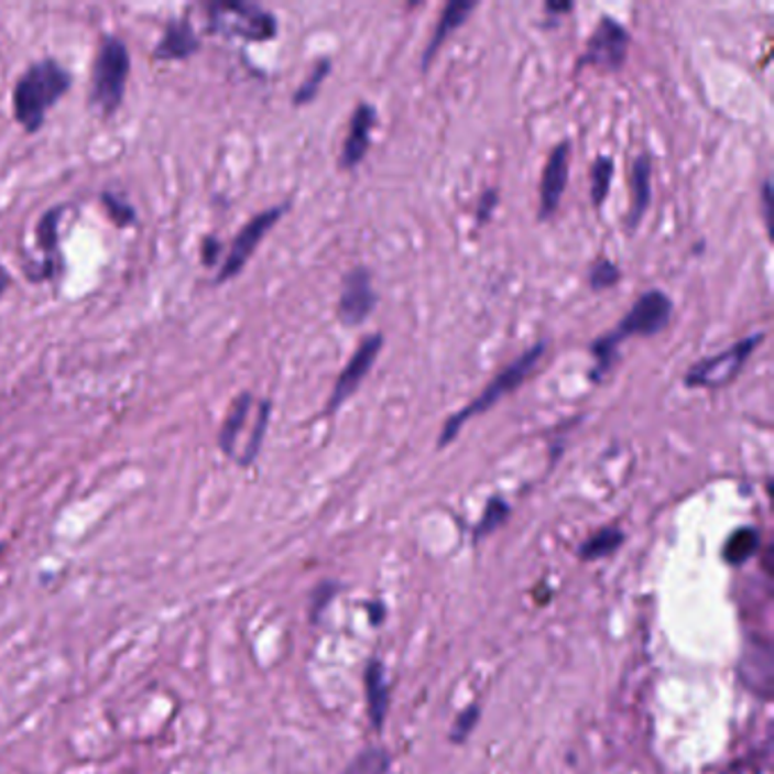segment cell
<instances>
[{"mask_svg":"<svg viewBox=\"0 0 774 774\" xmlns=\"http://www.w3.org/2000/svg\"><path fill=\"white\" fill-rule=\"evenodd\" d=\"M477 10V3H472V0H453V3H448L444 10H440V17L436 21V28L429 36V42L423 51V62H421V68L427 73L436 53L440 51V46H444L450 36L468 21V17Z\"/></svg>","mask_w":774,"mask_h":774,"instance_id":"obj_14","label":"cell"},{"mask_svg":"<svg viewBox=\"0 0 774 774\" xmlns=\"http://www.w3.org/2000/svg\"><path fill=\"white\" fill-rule=\"evenodd\" d=\"M630 44H632V36L626 32V28L618 23L613 17H602L593 34L588 36L586 48L579 55L575 68L581 70L586 66H593L611 73L620 70L626 62Z\"/></svg>","mask_w":774,"mask_h":774,"instance_id":"obj_7","label":"cell"},{"mask_svg":"<svg viewBox=\"0 0 774 774\" xmlns=\"http://www.w3.org/2000/svg\"><path fill=\"white\" fill-rule=\"evenodd\" d=\"M763 339H765L763 331H756V335H750L741 341L731 344L727 350L693 363L684 375V386L686 389H724V386H729L735 378L741 375L748 359L756 352V348L763 344Z\"/></svg>","mask_w":774,"mask_h":774,"instance_id":"obj_6","label":"cell"},{"mask_svg":"<svg viewBox=\"0 0 774 774\" xmlns=\"http://www.w3.org/2000/svg\"><path fill=\"white\" fill-rule=\"evenodd\" d=\"M3 552H6V543H0V557H3Z\"/></svg>","mask_w":774,"mask_h":774,"instance_id":"obj_36","label":"cell"},{"mask_svg":"<svg viewBox=\"0 0 774 774\" xmlns=\"http://www.w3.org/2000/svg\"><path fill=\"white\" fill-rule=\"evenodd\" d=\"M205 12L207 30L228 40L262 44L275 40L280 30L273 12L248 0H214L205 6Z\"/></svg>","mask_w":774,"mask_h":774,"instance_id":"obj_5","label":"cell"},{"mask_svg":"<svg viewBox=\"0 0 774 774\" xmlns=\"http://www.w3.org/2000/svg\"><path fill=\"white\" fill-rule=\"evenodd\" d=\"M545 350H547V344H545V341H538V344H534L530 350H525L521 357H515V359L504 368V371H500V373L489 382V386H487L482 393L475 395L470 404H466L464 410H459L457 414H453V416L444 423V429H440V434H438L436 448H438V450L448 448V446L453 444V440L459 436L461 427H464L470 418H475V416H479V414L491 412L502 397L511 395L513 391H519V389L525 384V380L538 368L541 359L545 357Z\"/></svg>","mask_w":774,"mask_h":774,"instance_id":"obj_3","label":"cell"},{"mask_svg":"<svg viewBox=\"0 0 774 774\" xmlns=\"http://www.w3.org/2000/svg\"><path fill=\"white\" fill-rule=\"evenodd\" d=\"M366 695H368V711H371V720L378 729H382L384 718L389 713V682L384 675V666L380 661L368 663L366 671Z\"/></svg>","mask_w":774,"mask_h":774,"instance_id":"obj_19","label":"cell"},{"mask_svg":"<svg viewBox=\"0 0 774 774\" xmlns=\"http://www.w3.org/2000/svg\"><path fill=\"white\" fill-rule=\"evenodd\" d=\"M630 187H632V205L630 214H626V228L636 230L641 226V220L645 211L650 209L652 203V157L650 153H641L630 173Z\"/></svg>","mask_w":774,"mask_h":774,"instance_id":"obj_15","label":"cell"},{"mask_svg":"<svg viewBox=\"0 0 774 774\" xmlns=\"http://www.w3.org/2000/svg\"><path fill=\"white\" fill-rule=\"evenodd\" d=\"M130 68L132 59L126 42L117 34H105L94 59L89 89V105L102 119H109L119 112V107L126 98Z\"/></svg>","mask_w":774,"mask_h":774,"instance_id":"obj_4","label":"cell"},{"mask_svg":"<svg viewBox=\"0 0 774 774\" xmlns=\"http://www.w3.org/2000/svg\"><path fill=\"white\" fill-rule=\"evenodd\" d=\"M64 211L66 205L53 207L40 218V224H36V246L44 252V264L40 266L42 273L36 275V280L55 277V260H59V224Z\"/></svg>","mask_w":774,"mask_h":774,"instance_id":"obj_16","label":"cell"},{"mask_svg":"<svg viewBox=\"0 0 774 774\" xmlns=\"http://www.w3.org/2000/svg\"><path fill=\"white\" fill-rule=\"evenodd\" d=\"M380 298L373 286V275L366 266L352 269L341 284L337 316L346 327H359L373 316Z\"/></svg>","mask_w":774,"mask_h":774,"instance_id":"obj_10","label":"cell"},{"mask_svg":"<svg viewBox=\"0 0 774 774\" xmlns=\"http://www.w3.org/2000/svg\"><path fill=\"white\" fill-rule=\"evenodd\" d=\"M673 320V301L668 293H663L661 288L645 291L643 296L632 305V309L626 312L620 323L615 325L613 331H607L600 339L591 344V355L596 357V368L591 373V382L600 384L618 361V350L620 344L626 339H650L661 335Z\"/></svg>","mask_w":774,"mask_h":774,"instance_id":"obj_1","label":"cell"},{"mask_svg":"<svg viewBox=\"0 0 774 774\" xmlns=\"http://www.w3.org/2000/svg\"><path fill=\"white\" fill-rule=\"evenodd\" d=\"M498 205H500V194H498V189H495V187L487 189V192L482 194V198H479V203H477V211H475L477 226L489 224V218L493 216V211L498 209Z\"/></svg>","mask_w":774,"mask_h":774,"instance_id":"obj_30","label":"cell"},{"mask_svg":"<svg viewBox=\"0 0 774 774\" xmlns=\"http://www.w3.org/2000/svg\"><path fill=\"white\" fill-rule=\"evenodd\" d=\"M100 203L117 228H130L137 224V209L115 192H102Z\"/></svg>","mask_w":774,"mask_h":774,"instance_id":"obj_26","label":"cell"},{"mask_svg":"<svg viewBox=\"0 0 774 774\" xmlns=\"http://www.w3.org/2000/svg\"><path fill=\"white\" fill-rule=\"evenodd\" d=\"M509 513H511V506L506 504L504 498L500 495H493L489 502H487V509H484V515H482V521L477 523L475 527V538H484L489 534H493L495 530H500L506 519H509Z\"/></svg>","mask_w":774,"mask_h":774,"instance_id":"obj_25","label":"cell"},{"mask_svg":"<svg viewBox=\"0 0 774 774\" xmlns=\"http://www.w3.org/2000/svg\"><path fill=\"white\" fill-rule=\"evenodd\" d=\"M271 410H273V402L266 397L262 400L260 404H257V421H254V427H252V434L248 438V444L243 448V453L239 455L237 464L239 466H252L254 459L260 457L262 453V446H264V436H266V429H269V423H271Z\"/></svg>","mask_w":774,"mask_h":774,"instance_id":"obj_20","label":"cell"},{"mask_svg":"<svg viewBox=\"0 0 774 774\" xmlns=\"http://www.w3.org/2000/svg\"><path fill=\"white\" fill-rule=\"evenodd\" d=\"M761 207H763L765 228L770 232V224H772V179L770 177H765V182L761 184Z\"/></svg>","mask_w":774,"mask_h":774,"instance_id":"obj_32","label":"cell"},{"mask_svg":"<svg viewBox=\"0 0 774 774\" xmlns=\"http://www.w3.org/2000/svg\"><path fill=\"white\" fill-rule=\"evenodd\" d=\"M220 250H224V243H220L214 235H207L200 243V260L207 269L216 266L220 260Z\"/></svg>","mask_w":774,"mask_h":774,"instance_id":"obj_31","label":"cell"},{"mask_svg":"<svg viewBox=\"0 0 774 774\" xmlns=\"http://www.w3.org/2000/svg\"><path fill=\"white\" fill-rule=\"evenodd\" d=\"M620 282V269L607 260V257H598V260L588 269V286L593 291H604L611 288Z\"/></svg>","mask_w":774,"mask_h":774,"instance_id":"obj_27","label":"cell"},{"mask_svg":"<svg viewBox=\"0 0 774 774\" xmlns=\"http://www.w3.org/2000/svg\"><path fill=\"white\" fill-rule=\"evenodd\" d=\"M73 76L53 57H44L30 64L14 85L12 109L17 123L28 132L36 134L44 123L48 109L55 107L70 89Z\"/></svg>","mask_w":774,"mask_h":774,"instance_id":"obj_2","label":"cell"},{"mask_svg":"<svg viewBox=\"0 0 774 774\" xmlns=\"http://www.w3.org/2000/svg\"><path fill=\"white\" fill-rule=\"evenodd\" d=\"M337 588L339 586L335 581H323L316 586V591L312 593V620H318V615L325 611L331 598L337 596Z\"/></svg>","mask_w":774,"mask_h":774,"instance_id":"obj_29","label":"cell"},{"mask_svg":"<svg viewBox=\"0 0 774 774\" xmlns=\"http://www.w3.org/2000/svg\"><path fill=\"white\" fill-rule=\"evenodd\" d=\"M624 543V534L618 527H604L600 532H596L591 538H588L581 547H579V557L584 562H598L604 559Z\"/></svg>","mask_w":774,"mask_h":774,"instance_id":"obj_22","label":"cell"},{"mask_svg":"<svg viewBox=\"0 0 774 774\" xmlns=\"http://www.w3.org/2000/svg\"><path fill=\"white\" fill-rule=\"evenodd\" d=\"M375 123H378V109L371 102H359L350 117L348 134L341 149V157H339L341 168L352 171L363 162L366 153L371 151V134Z\"/></svg>","mask_w":774,"mask_h":774,"instance_id":"obj_12","label":"cell"},{"mask_svg":"<svg viewBox=\"0 0 774 774\" xmlns=\"http://www.w3.org/2000/svg\"><path fill=\"white\" fill-rule=\"evenodd\" d=\"M570 175V143L562 141L552 149L543 173H541V194H538V220H549L562 207L564 194L568 189Z\"/></svg>","mask_w":774,"mask_h":774,"instance_id":"obj_11","label":"cell"},{"mask_svg":"<svg viewBox=\"0 0 774 774\" xmlns=\"http://www.w3.org/2000/svg\"><path fill=\"white\" fill-rule=\"evenodd\" d=\"M384 620V607L382 604H371V622L380 624Z\"/></svg>","mask_w":774,"mask_h":774,"instance_id":"obj_35","label":"cell"},{"mask_svg":"<svg viewBox=\"0 0 774 774\" xmlns=\"http://www.w3.org/2000/svg\"><path fill=\"white\" fill-rule=\"evenodd\" d=\"M741 679L759 695L772 693V650L767 643L748 645L741 661Z\"/></svg>","mask_w":774,"mask_h":774,"instance_id":"obj_17","label":"cell"},{"mask_svg":"<svg viewBox=\"0 0 774 774\" xmlns=\"http://www.w3.org/2000/svg\"><path fill=\"white\" fill-rule=\"evenodd\" d=\"M759 541H761L759 530H754V527H741L739 532H733L722 549L724 562L733 564V566L745 564L748 559H752L756 555Z\"/></svg>","mask_w":774,"mask_h":774,"instance_id":"obj_21","label":"cell"},{"mask_svg":"<svg viewBox=\"0 0 774 774\" xmlns=\"http://www.w3.org/2000/svg\"><path fill=\"white\" fill-rule=\"evenodd\" d=\"M12 284V275L6 266H0V298H3V293L8 291V286Z\"/></svg>","mask_w":774,"mask_h":774,"instance_id":"obj_34","label":"cell"},{"mask_svg":"<svg viewBox=\"0 0 774 774\" xmlns=\"http://www.w3.org/2000/svg\"><path fill=\"white\" fill-rule=\"evenodd\" d=\"M382 346H384V337L380 335V331H375V335H371V337H366L359 344V348L352 352L350 361L346 363L341 375L335 382V389H331V393L327 397V407H325L327 416L337 414L344 404L359 391V386L363 384L368 373L373 371V366L382 352Z\"/></svg>","mask_w":774,"mask_h":774,"instance_id":"obj_9","label":"cell"},{"mask_svg":"<svg viewBox=\"0 0 774 774\" xmlns=\"http://www.w3.org/2000/svg\"><path fill=\"white\" fill-rule=\"evenodd\" d=\"M615 173V162L613 157L600 155L593 166H591V203L596 207H602L609 192H611V179Z\"/></svg>","mask_w":774,"mask_h":774,"instance_id":"obj_24","label":"cell"},{"mask_svg":"<svg viewBox=\"0 0 774 774\" xmlns=\"http://www.w3.org/2000/svg\"><path fill=\"white\" fill-rule=\"evenodd\" d=\"M286 209H288V203L275 205L271 209L254 214L248 220V224L239 230V235L235 237L230 252L226 254V262H224V266H220V273L216 275V284L230 282L237 275H241V271L250 262V257L254 254L257 246H260L264 241V237L280 224V218L286 214Z\"/></svg>","mask_w":774,"mask_h":774,"instance_id":"obj_8","label":"cell"},{"mask_svg":"<svg viewBox=\"0 0 774 774\" xmlns=\"http://www.w3.org/2000/svg\"><path fill=\"white\" fill-rule=\"evenodd\" d=\"M203 42L189 17H179L166 23L153 57L160 62H184L200 51Z\"/></svg>","mask_w":774,"mask_h":774,"instance_id":"obj_13","label":"cell"},{"mask_svg":"<svg viewBox=\"0 0 774 774\" xmlns=\"http://www.w3.org/2000/svg\"><path fill=\"white\" fill-rule=\"evenodd\" d=\"M573 10H575L573 3H552V0H549V3H545V12L547 14H568Z\"/></svg>","mask_w":774,"mask_h":774,"instance_id":"obj_33","label":"cell"},{"mask_svg":"<svg viewBox=\"0 0 774 774\" xmlns=\"http://www.w3.org/2000/svg\"><path fill=\"white\" fill-rule=\"evenodd\" d=\"M252 404H254L252 393H239V395L232 400L230 410H228V414H226V421H224V425H220V432H218V448L224 450L226 457H230V459H235V461H237L239 438H241V432L246 429V423H248V416H250Z\"/></svg>","mask_w":774,"mask_h":774,"instance_id":"obj_18","label":"cell"},{"mask_svg":"<svg viewBox=\"0 0 774 774\" xmlns=\"http://www.w3.org/2000/svg\"><path fill=\"white\" fill-rule=\"evenodd\" d=\"M479 716H482V711H479V707L477 705H470V707H466L459 716H457V720H455V724H453V729H450V741L453 743H466L468 741V735L472 733V729L477 727V722H479Z\"/></svg>","mask_w":774,"mask_h":774,"instance_id":"obj_28","label":"cell"},{"mask_svg":"<svg viewBox=\"0 0 774 774\" xmlns=\"http://www.w3.org/2000/svg\"><path fill=\"white\" fill-rule=\"evenodd\" d=\"M329 70H331V59H327V57L318 59V62L312 66V70L307 73V78L298 85L296 91H293V105L303 107V105H309L312 100H316V96H318L323 83H325L327 76H329Z\"/></svg>","mask_w":774,"mask_h":774,"instance_id":"obj_23","label":"cell"}]
</instances>
